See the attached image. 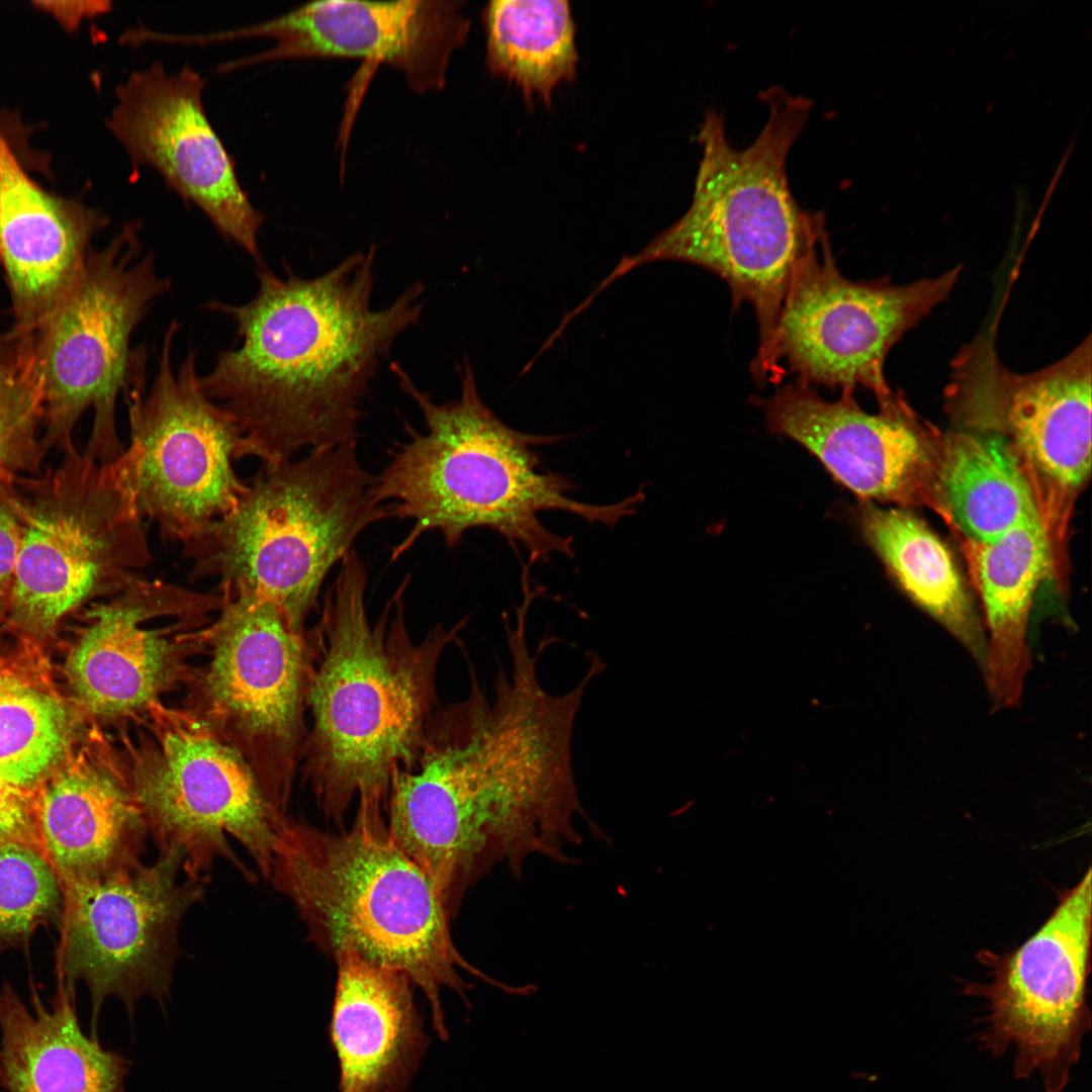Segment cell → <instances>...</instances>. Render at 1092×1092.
<instances>
[{"label":"cell","instance_id":"obj_8","mask_svg":"<svg viewBox=\"0 0 1092 1092\" xmlns=\"http://www.w3.org/2000/svg\"><path fill=\"white\" fill-rule=\"evenodd\" d=\"M141 223L126 222L102 249L91 250L77 279L34 337V368L46 433L44 449L56 443L72 449V431L93 408L85 454L105 465L124 452L117 434L115 405L145 381V348L130 337L156 299L171 286L146 253Z\"/></svg>","mask_w":1092,"mask_h":1092},{"label":"cell","instance_id":"obj_16","mask_svg":"<svg viewBox=\"0 0 1092 1092\" xmlns=\"http://www.w3.org/2000/svg\"><path fill=\"white\" fill-rule=\"evenodd\" d=\"M210 634L212 656L202 680L210 725L253 760L268 800L286 813L303 732L310 641L277 608L246 596L224 598Z\"/></svg>","mask_w":1092,"mask_h":1092},{"label":"cell","instance_id":"obj_23","mask_svg":"<svg viewBox=\"0 0 1092 1092\" xmlns=\"http://www.w3.org/2000/svg\"><path fill=\"white\" fill-rule=\"evenodd\" d=\"M34 797L43 852L61 884L140 864L149 836L126 774L81 757Z\"/></svg>","mask_w":1092,"mask_h":1092},{"label":"cell","instance_id":"obj_12","mask_svg":"<svg viewBox=\"0 0 1092 1092\" xmlns=\"http://www.w3.org/2000/svg\"><path fill=\"white\" fill-rule=\"evenodd\" d=\"M182 872V856L160 852L140 864L94 880L64 883L57 976L90 995V1034L98 1037L102 1006L121 1001L132 1019L138 1002L165 1008L178 956L180 923L205 894L206 881Z\"/></svg>","mask_w":1092,"mask_h":1092},{"label":"cell","instance_id":"obj_13","mask_svg":"<svg viewBox=\"0 0 1092 1092\" xmlns=\"http://www.w3.org/2000/svg\"><path fill=\"white\" fill-rule=\"evenodd\" d=\"M173 323L164 337L158 373L125 394L133 451L132 486L142 520L164 541L182 544L236 509L249 488L233 463L244 457V436L205 393L190 350L172 365Z\"/></svg>","mask_w":1092,"mask_h":1092},{"label":"cell","instance_id":"obj_19","mask_svg":"<svg viewBox=\"0 0 1092 1092\" xmlns=\"http://www.w3.org/2000/svg\"><path fill=\"white\" fill-rule=\"evenodd\" d=\"M470 25L463 1L324 0L260 23L199 33L197 42L274 40L267 51L220 64L219 73L286 59L358 58L397 69L412 90L425 94L445 86Z\"/></svg>","mask_w":1092,"mask_h":1092},{"label":"cell","instance_id":"obj_21","mask_svg":"<svg viewBox=\"0 0 1092 1092\" xmlns=\"http://www.w3.org/2000/svg\"><path fill=\"white\" fill-rule=\"evenodd\" d=\"M107 218L43 191L24 172L0 132V263L13 325L34 337L80 274L94 234Z\"/></svg>","mask_w":1092,"mask_h":1092},{"label":"cell","instance_id":"obj_20","mask_svg":"<svg viewBox=\"0 0 1092 1092\" xmlns=\"http://www.w3.org/2000/svg\"><path fill=\"white\" fill-rule=\"evenodd\" d=\"M221 595L201 594L163 580L140 578L113 601L88 615V624L68 661L71 685L91 712L116 717L145 712L178 678L183 647L174 625L159 618L205 616L222 607Z\"/></svg>","mask_w":1092,"mask_h":1092},{"label":"cell","instance_id":"obj_6","mask_svg":"<svg viewBox=\"0 0 1092 1092\" xmlns=\"http://www.w3.org/2000/svg\"><path fill=\"white\" fill-rule=\"evenodd\" d=\"M761 99L768 117L745 150L730 145L721 114L705 116L690 208L641 252L623 258L596 289L600 294L627 272L658 260L688 262L717 274L730 288L734 309L748 302L755 311L759 345L751 373L758 384L782 379L774 362L782 305L798 264L827 236L822 213L795 200L786 169L811 102L778 86L763 91Z\"/></svg>","mask_w":1092,"mask_h":1092},{"label":"cell","instance_id":"obj_26","mask_svg":"<svg viewBox=\"0 0 1092 1092\" xmlns=\"http://www.w3.org/2000/svg\"><path fill=\"white\" fill-rule=\"evenodd\" d=\"M859 510L866 539L902 589L982 664L983 632L947 546L906 508L883 509L863 502Z\"/></svg>","mask_w":1092,"mask_h":1092},{"label":"cell","instance_id":"obj_5","mask_svg":"<svg viewBox=\"0 0 1092 1092\" xmlns=\"http://www.w3.org/2000/svg\"><path fill=\"white\" fill-rule=\"evenodd\" d=\"M380 801H359L354 823L334 833L288 819L273 850L269 880L295 906L307 938L336 958L352 951L403 973L430 1004L433 1026L449 1032L441 990L465 1002L464 970L506 990L457 950L449 912L429 875L395 841Z\"/></svg>","mask_w":1092,"mask_h":1092},{"label":"cell","instance_id":"obj_24","mask_svg":"<svg viewBox=\"0 0 1092 1092\" xmlns=\"http://www.w3.org/2000/svg\"><path fill=\"white\" fill-rule=\"evenodd\" d=\"M29 1003L8 982L1 987L2 1092H126L131 1061L84 1032L75 990L58 978L49 1006L32 986Z\"/></svg>","mask_w":1092,"mask_h":1092},{"label":"cell","instance_id":"obj_9","mask_svg":"<svg viewBox=\"0 0 1092 1092\" xmlns=\"http://www.w3.org/2000/svg\"><path fill=\"white\" fill-rule=\"evenodd\" d=\"M145 712L148 731L138 744L129 742L125 774L160 852H179L183 874L193 880L207 882L220 857L255 883L232 837L269 879L274 844L289 818L268 800L252 766L197 716L159 701Z\"/></svg>","mask_w":1092,"mask_h":1092},{"label":"cell","instance_id":"obj_7","mask_svg":"<svg viewBox=\"0 0 1092 1092\" xmlns=\"http://www.w3.org/2000/svg\"><path fill=\"white\" fill-rule=\"evenodd\" d=\"M387 517L350 441L264 465L234 511L182 544V556L191 580L216 578L224 598L269 603L303 630L330 570Z\"/></svg>","mask_w":1092,"mask_h":1092},{"label":"cell","instance_id":"obj_18","mask_svg":"<svg viewBox=\"0 0 1092 1092\" xmlns=\"http://www.w3.org/2000/svg\"><path fill=\"white\" fill-rule=\"evenodd\" d=\"M205 85L189 65L169 73L163 64L154 63L117 86L116 104L106 123L132 165L154 168L221 236L260 262L258 234L264 215L250 201L207 117Z\"/></svg>","mask_w":1092,"mask_h":1092},{"label":"cell","instance_id":"obj_14","mask_svg":"<svg viewBox=\"0 0 1092 1092\" xmlns=\"http://www.w3.org/2000/svg\"><path fill=\"white\" fill-rule=\"evenodd\" d=\"M962 268L897 285L888 278L852 281L839 271L828 236L798 264L777 324L774 362L806 384L871 390L885 403L892 347L954 287Z\"/></svg>","mask_w":1092,"mask_h":1092},{"label":"cell","instance_id":"obj_1","mask_svg":"<svg viewBox=\"0 0 1092 1092\" xmlns=\"http://www.w3.org/2000/svg\"><path fill=\"white\" fill-rule=\"evenodd\" d=\"M579 706L576 693L549 694L533 667L516 665L493 700L475 684L431 717L416 763L393 774L389 831L450 914L497 863L518 873L535 853L567 861L565 847L581 840L570 757Z\"/></svg>","mask_w":1092,"mask_h":1092},{"label":"cell","instance_id":"obj_27","mask_svg":"<svg viewBox=\"0 0 1092 1092\" xmlns=\"http://www.w3.org/2000/svg\"><path fill=\"white\" fill-rule=\"evenodd\" d=\"M939 484L952 533L967 538L994 542L1017 523L1039 519L1017 461L997 432L943 433Z\"/></svg>","mask_w":1092,"mask_h":1092},{"label":"cell","instance_id":"obj_32","mask_svg":"<svg viewBox=\"0 0 1092 1092\" xmlns=\"http://www.w3.org/2000/svg\"><path fill=\"white\" fill-rule=\"evenodd\" d=\"M34 797L0 777V840L29 845L44 855L36 825Z\"/></svg>","mask_w":1092,"mask_h":1092},{"label":"cell","instance_id":"obj_17","mask_svg":"<svg viewBox=\"0 0 1092 1092\" xmlns=\"http://www.w3.org/2000/svg\"><path fill=\"white\" fill-rule=\"evenodd\" d=\"M758 403L772 432L807 448L864 502L926 507L951 527L939 484L943 433L921 422L902 396L870 414L852 388L828 401L797 380Z\"/></svg>","mask_w":1092,"mask_h":1092},{"label":"cell","instance_id":"obj_11","mask_svg":"<svg viewBox=\"0 0 1092 1092\" xmlns=\"http://www.w3.org/2000/svg\"><path fill=\"white\" fill-rule=\"evenodd\" d=\"M1088 336L1060 361L1018 374L979 336L951 363L948 412L962 428L1007 442L1050 538L1055 575L1066 574L1069 522L1091 472L1092 354Z\"/></svg>","mask_w":1092,"mask_h":1092},{"label":"cell","instance_id":"obj_4","mask_svg":"<svg viewBox=\"0 0 1092 1092\" xmlns=\"http://www.w3.org/2000/svg\"><path fill=\"white\" fill-rule=\"evenodd\" d=\"M390 369L426 426L422 433L410 430V439L375 477L377 498L388 507L389 517L412 522L392 549V560L427 532H440L446 545L454 547L473 528L491 529L512 545H522L530 563L545 562L555 553L571 557L572 538L549 531L540 512L563 511L613 527L643 500V491L610 505L571 498L567 492L573 484L543 469L534 450L558 438L525 434L499 420L482 400L467 358L459 368V396L447 402H436L421 390L398 363Z\"/></svg>","mask_w":1092,"mask_h":1092},{"label":"cell","instance_id":"obj_29","mask_svg":"<svg viewBox=\"0 0 1092 1092\" xmlns=\"http://www.w3.org/2000/svg\"><path fill=\"white\" fill-rule=\"evenodd\" d=\"M70 723L56 697L21 674L0 669V777L34 794L63 759Z\"/></svg>","mask_w":1092,"mask_h":1092},{"label":"cell","instance_id":"obj_3","mask_svg":"<svg viewBox=\"0 0 1092 1092\" xmlns=\"http://www.w3.org/2000/svg\"><path fill=\"white\" fill-rule=\"evenodd\" d=\"M367 577L353 548L309 637L303 771L336 822L354 800L384 802L393 774L416 763L437 700L438 662L457 632L438 626L422 641L410 637L401 601L408 577L370 623Z\"/></svg>","mask_w":1092,"mask_h":1092},{"label":"cell","instance_id":"obj_30","mask_svg":"<svg viewBox=\"0 0 1092 1092\" xmlns=\"http://www.w3.org/2000/svg\"><path fill=\"white\" fill-rule=\"evenodd\" d=\"M41 417L33 345L11 330L0 333V486L37 467Z\"/></svg>","mask_w":1092,"mask_h":1092},{"label":"cell","instance_id":"obj_15","mask_svg":"<svg viewBox=\"0 0 1092 1092\" xmlns=\"http://www.w3.org/2000/svg\"><path fill=\"white\" fill-rule=\"evenodd\" d=\"M1091 900L1088 868L1023 944L1003 956L985 954L991 980L970 988L987 1001L983 1046L994 1056L1011 1051L1014 1075L1039 1076L1044 1092H1063L1091 1028Z\"/></svg>","mask_w":1092,"mask_h":1092},{"label":"cell","instance_id":"obj_34","mask_svg":"<svg viewBox=\"0 0 1092 1092\" xmlns=\"http://www.w3.org/2000/svg\"><path fill=\"white\" fill-rule=\"evenodd\" d=\"M37 5L54 15L67 29H74L84 19L106 13L111 7L107 1H47Z\"/></svg>","mask_w":1092,"mask_h":1092},{"label":"cell","instance_id":"obj_28","mask_svg":"<svg viewBox=\"0 0 1092 1092\" xmlns=\"http://www.w3.org/2000/svg\"><path fill=\"white\" fill-rule=\"evenodd\" d=\"M486 66L515 83L527 99L546 104L577 67L575 26L566 1L498 0L483 13Z\"/></svg>","mask_w":1092,"mask_h":1092},{"label":"cell","instance_id":"obj_10","mask_svg":"<svg viewBox=\"0 0 1092 1092\" xmlns=\"http://www.w3.org/2000/svg\"><path fill=\"white\" fill-rule=\"evenodd\" d=\"M23 503L10 605L47 631L86 600L121 592L152 562L132 486L133 453L99 464L75 448Z\"/></svg>","mask_w":1092,"mask_h":1092},{"label":"cell","instance_id":"obj_2","mask_svg":"<svg viewBox=\"0 0 1092 1092\" xmlns=\"http://www.w3.org/2000/svg\"><path fill=\"white\" fill-rule=\"evenodd\" d=\"M376 255L371 245L310 278L260 266L252 300L207 304L234 321L239 342L201 384L240 427L244 457L272 466L304 448L356 441L371 381L426 303L415 282L373 307Z\"/></svg>","mask_w":1092,"mask_h":1092},{"label":"cell","instance_id":"obj_25","mask_svg":"<svg viewBox=\"0 0 1092 1092\" xmlns=\"http://www.w3.org/2000/svg\"><path fill=\"white\" fill-rule=\"evenodd\" d=\"M985 612L982 665L994 703H1018L1029 666L1027 625L1039 583L1054 574L1050 538L1038 518L1025 519L994 542L953 533Z\"/></svg>","mask_w":1092,"mask_h":1092},{"label":"cell","instance_id":"obj_33","mask_svg":"<svg viewBox=\"0 0 1092 1092\" xmlns=\"http://www.w3.org/2000/svg\"><path fill=\"white\" fill-rule=\"evenodd\" d=\"M23 502L0 486V612L11 600L21 532Z\"/></svg>","mask_w":1092,"mask_h":1092},{"label":"cell","instance_id":"obj_22","mask_svg":"<svg viewBox=\"0 0 1092 1092\" xmlns=\"http://www.w3.org/2000/svg\"><path fill=\"white\" fill-rule=\"evenodd\" d=\"M329 1024L339 1063V1092H408L429 1045L403 973L352 951L336 958Z\"/></svg>","mask_w":1092,"mask_h":1092},{"label":"cell","instance_id":"obj_31","mask_svg":"<svg viewBox=\"0 0 1092 1092\" xmlns=\"http://www.w3.org/2000/svg\"><path fill=\"white\" fill-rule=\"evenodd\" d=\"M63 900L60 879L39 850L0 840V954L61 917Z\"/></svg>","mask_w":1092,"mask_h":1092}]
</instances>
